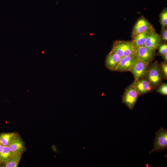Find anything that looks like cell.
I'll use <instances>...</instances> for the list:
<instances>
[{
  "instance_id": "obj_1",
  "label": "cell",
  "mask_w": 167,
  "mask_h": 167,
  "mask_svg": "<svg viewBox=\"0 0 167 167\" xmlns=\"http://www.w3.org/2000/svg\"><path fill=\"white\" fill-rule=\"evenodd\" d=\"M144 76L153 87L158 85L162 77V74L158 64L155 62L148 66Z\"/></svg>"
},
{
  "instance_id": "obj_2",
  "label": "cell",
  "mask_w": 167,
  "mask_h": 167,
  "mask_svg": "<svg viewBox=\"0 0 167 167\" xmlns=\"http://www.w3.org/2000/svg\"><path fill=\"white\" fill-rule=\"evenodd\" d=\"M155 138L152 149L149 152L151 154L154 152L166 150L167 148V131L162 127L155 133Z\"/></svg>"
},
{
  "instance_id": "obj_3",
  "label": "cell",
  "mask_w": 167,
  "mask_h": 167,
  "mask_svg": "<svg viewBox=\"0 0 167 167\" xmlns=\"http://www.w3.org/2000/svg\"><path fill=\"white\" fill-rule=\"evenodd\" d=\"M139 96L133 82L126 89L122 97V102L125 104L130 109L132 110Z\"/></svg>"
},
{
  "instance_id": "obj_4",
  "label": "cell",
  "mask_w": 167,
  "mask_h": 167,
  "mask_svg": "<svg viewBox=\"0 0 167 167\" xmlns=\"http://www.w3.org/2000/svg\"><path fill=\"white\" fill-rule=\"evenodd\" d=\"M149 63L137 59L129 71L133 74L135 80L140 79L144 76Z\"/></svg>"
},
{
  "instance_id": "obj_5",
  "label": "cell",
  "mask_w": 167,
  "mask_h": 167,
  "mask_svg": "<svg viewBox=\"0 0 167 167\" xmlns=\"http://www.w3.org/2000/svg\"><path fill=\"white\" fill-rule=\"evenodd\" d=\"M154 51L144 46L139 47L136 49V58L138 60L149 63L153 58Z\"/></svg>"
},
{
  "instance_id": "obj_6",
  "label": "cell",
  "mask_w": 167,
  "mask_h": 167,
  "mask_svg": "<svg viewBox=\"0 0 167 167\" xmlns=\"http://www.w3.org/2000/svg\"><path fill=\"white\" fill-rule=\"evenodd\" d=\"M152 28V26L145 18L138 19L135 25L132 32V37L134 38L139 34Z\"/></svg>"
},
{
  "instance_id": "obj_7",
  "label": "cell",
  "mask_w": 167,
  "mask_h": 167,
  "mask_svg": "<svg viewBox=\"0 0 167 167\" xmlns=\"http://www.w3.org/2000/svg\"><path fill=\"white\" fill-rule=\"evenodd\" d=\"M137 59L136 55L123 56L121 58L116 71H129Z\"/></svg>"
},
{
  "instance_id": "obj_8",
  "label": "cell",
  "mask_w": 167,
  "mask_h": 167,
  "mask_svg": "<svg viewBox=\"0 0 167 167\" xmlns=\"http://www.w3.org/2000/svg\"><path fill=\"white\" fill-rule=\"evenodd\" d=\"M121 58L116 53L111 50L106 58L105 65L109 70L116 71Z\"/></svg>"
},
{
  "instance_id": "obj_9",
  "label": "cell",
  "mask_w": 167,
  "mask_h": 167,
  "mask_svg": "<svg viewBox=\"0 0 167 167\" xmlns=\"http://www.w3.org/2000/svg\"><path fill=\"white\" fill-rule=\"evenodd\" d=\"M160 41V36L153 28L148 34L143 46L149 49L155 50L158 47Z\"/></svg>"
},
{
  "instance_id": "obj_10",
  "label": "cell",
  "mask_w": 167,
  "mask_h": 167,
  "mask_svg": "<svg viewBox=\"0 0 167 167\" xmlns=\"http://www.w3.org/2000/svg\"><path fill=\"white\" fill-rule=\"evenodd\" d=\"M134 83L136 89L139 95L151 92L153 88L145 77L135 80Z\"/></svg>"
},
{
  "instance_id": "obj_11",
  "label": "cell",
  "mask_w": 167,
  "mask_h": 167,
  "mask_svg": "<svg viewBox=\"0 0 167 167\" xmlns=\"http://www.w3.org/2000/svg\"><path fill=\"white\" fill-rule=\"evenodd\" d=\"M8 146L11 155L16 153L22 154L25 150L24 143L19 135Z\"/></svg>"
},
{
  "instance_id": "obj_12",
  "label": "cell",
  "mask_w": 167,
  "mask_h": 167,
  "mask_svg": "<svg viewBox=\"0 0 167 167\" xmlns=\"http://www.w3.org/2000/svg\"><path fill=\"white\" fill-rule=\"evenodd\" d=\"M153 28H152L141 33L133 38L131 41L136 49L143 45L147 38L148 34Z\"/></svg>"
},
{
  "instance_id": "obj_13",
  "label": "cell",
  "mask_w": 167,
  "mask_h": 167,
  "mask_svg": "<svg viewBox=\"0 0 167 167\" xmlns=\"http://www.w3.org/2000/svg\"><path fill=\"white\" fill-rule=\"evenodd\" d=\"M18 135L16 132L1 133L0 134V142L3 146H9Z\"/></svg>"
},
{
  "instance_id": "obj_14",
  "label": "cell",
  "mask_w": 167,
  "mask_h": 167,
  "mask_svg": "<svg viewBox=\"0 0 167 167\" xmlns=\"http://www.w3.org/2000/svg\"><path fill=\"white\" fill-rule=\"evenodd\" d=\"M125 44L126 41H116L114 43L111 51L116 53L121 58L123 56Z\"/></svg>"
},
{
  "instance_id": "obj_15",
  "label": "cell",
  "mask_w": 167,
  "mask_h": 167,
  "mask_svg": "<svg viewBox=\"0 0 167 167\" xmlns=\"http://www.w3.org/2000/svg\"><path fill=\"white\" fill-rule=\"evenodd\" d=\"M22 154L16 153L12 155L6 163V167H17L22 156Z\"/></svg>"
},
{
  "instance_id": "obj_16",
  "label": "cell",
  "mask_w": 167,
  "mask_h": 167,
  "mask_svg": "<svg viewBox=\"0 0 167 167\" xmlns=\"http://www.w3.org/2000/svg\"><path fill=\"white\" fill-rule=\"evenodd\" d=\"M136 49L132 43L130 41H126V45L123 51V56L135 55Z\"/></svg>"
},
{
  "instance_id": "obj_17",
  "label": "cell",
  "mask_w": 167,
  "mask_h": 167,
  "mask_svg": "<svg viewBox=\"0 0 167 167\" xmlns=\"http://www.w3.org/2000/svg\"><path fill=\"white\" fill-rule=\"evenodd\" d=\"M11 155L8 146H4L3 150L0 153V160L6 163Z\"/></svg>"
},
{
  "instance_id": "obj_18",
  "label": "cell",
  "mask_w": 167,
  "mask_h": 167,
  "mask_svg": "<svg viewBox=\"0 0 167 167\" xmlns=\"http://www.w3.org/2000/svg\"><path fill=\"white\" fill-rule=\"evenodd\" d=\"M160 22L162 27V29L165 28L167 24V9L165 8L160 15Z\"/></svg>"
},
{
  "instance_id": "obj_19",
  "label": "cell",
  "mask_w": 167,
  "mask_h": 167,
  "mask_svg": "<svg viewBox=\"0 0 167 167\" xmlns=\"http://www.w3.org/2000/svg\"><path fill=\"white\" fill-rule=\"evenodd\" d=\"M156 92L163 95H167V84L164 83L162 84L157 89Z\"/></svg>"
},
{
  "instance_id": "obj_20",
  "label": "cell",
  "mask_w": 167,
  "mask_h": 167,
  "mask_svg": "<svg viewBox=\"0 0 167 167\" xmlns=\"http://www.w3.org/2000/svg\"><path fill=\"white\" fill-rule=\"evenodd\" d=\"M162 73L164 77L167 78V63L166 61L162 62L161 64L160 67Z\"/></svg>"
},
{
  "instance_id": "obj_21",
  "label": "cell",
  "mask_w": 167,
  "mask_h": 167,
  "mask_svg": "<svg viewBox=\"0 0 167 167\" xmlns=\"http://www.w3.org/2000/svg\"><path fill=\"white\" fill-rule=\"evenodd\" d=\"M158 47V53L163 55L167 52V45L166 44L159 45Z\"/></svg>"
},
{
  "instance_id": "obj_22",
  "label": "cell",
  "mask_w": 167,
  "mask_h": 167,
  "mask_svg": "<svg viewBox=\"0 0 167 167\" xmlns=\"http://www.w3.org/2000/svg\"><path fill=\"white\" fill-rule=\"evenodd\" d=\"M162 38L165 41H167V30L166 28L162 29Z\"/></svg>"
},
{
  "instance_id": "obj_23",
  "label": "cell",
  "mask_w": 167,
  "mask_h": 167,
  "mask_svg": "<svg viewBox=\"0 0 167 167\" xmlns=\"http://www.w3.org/2000/svg\"><path fill=\"white\" fill-rule=\"evenodd\" d=\"M163 59L165 60V61L167 62V52L165 54L163 55Z\"/></svg>"
},
{
  "instance_id": "obj_24",
  "label": "cell",
  "mask_w": 167,
  "mask_h": 167,
  "mask_svg": "<svg viewBox=\"0 0 167 167\" xmlns=\"http://www.w3.org/2000/svg\"><path fill=\"white\" fill-rule=\"evenodd\" d=\"M3 146H4L0 142V153L3 150Z\"/></svg>"
},
{
  "instance_id": "obj_25",
  "label": "cell",
  "mask_w": 167,
  "mask_h": 167,
  "mask_svg": "<svg viewBox=\"0 0 167 167\" xmlns=\"http://www.w3.org/2000/svg\"><path fill=\"white\" fill-rule=\"evenodd\" d=\"M2 162L0 160V164Z\"/></svg>"
}]
</instances>
